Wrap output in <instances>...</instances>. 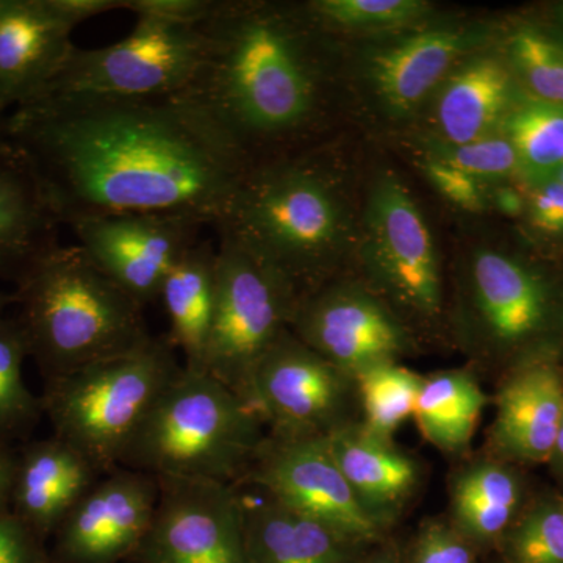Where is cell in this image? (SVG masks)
<instances>
[{
    "mask_svg": "<svg viewBox=\"0 0 563 563\" xmlns=\"http://www.w3.org/2000/svg\"><path fill=\"white\" fill-rule=\"evenodd\" d=\"M62 225L111 214H174L217 228L250 166L177 96L44 99L11 111Z\"/></svg>",
    "mask_w": 563,
    "mask_h": 563,
    "instance_id": "6da1fadb",
    "label": "cell"
},
{
    "mask_svg": "<svg viewBox=\"0 0 563 563\" xmlns=\"http://www.w3.org/2000/svg\"><path fill=\"white\" fill-rule=\"evenodd\" d=\"M201 29V62L177 98L250 168L290 157L320 121V25L306 5L213 0Z\"/></svg>",
    "mask_w": 563,
    "mask_h": 563,
    "instance_id": "7a4b0ae2",
    "label": "cell"
},
{
    "mask_svg": "<svg viewBox=\"0 0 563 563\" xmlns=\"http://www.w3.org/2000/svg\"><path fill=\"white\" fill-rule=\"evenodd\" d=\"M214 229L302 298L328 284L350 251V206L320 155L302 152L247 168Z\"/></svg>",
    "mask_w": 563,
    "mask_h": 563,
    "instance_id": "3957f363",
    "label": "cell"
},
{
    "mask_svg": "<svg viewBox=\"0 0 563 563\" xmlns=\"http://www.w3.org/2000/svg\"><path fill=\"white\" fill-rule=\"evenodd\" d=\"M14 285V320L46 379L132 350L151 335L143 307L79 244H55Z\"/></svg>",
    "mask_w": 563,
    "mask_h": 563,
    "instance_id": "277c9868",
    "label": "cell"
},
{
    "mask_svg": "<svg viewBox=\"0 0 563 563\" xmlns=\"http://www.w3.org/2000/svg\"><path fill=\"white\" fill-rule=\"evenodd\" d=\"M265 439L261 418L231 388L184 366L133 435L121 466L157 479L239 487Z\"/></svg>",
    "mask_w": 563,
    "mask_h": 563,
    "instance_id": "5b68a950",
    "label": "cell"
},
{
    "mask_svg": "<svg viewBox=\"0 0 563 563\" xmlns=\"http://www.w3.org/2000/svg\"><path fill=\"white\" fill-rule=\"evenodd\" d=\"M166 339L146 336L132 350L46 379L41 404L55 437L76 448L99 473L122 455L184 365Z\"/></svg>",
    "mask_w": 563,
    "mask_h": 563,
    "instance_id": "8992f818",
    "label": "cell"
},
{
    "mask_svg": "<svg viewBox=\"0 0 563 563\" xmlns=\"http://www.w3.org/2000/svg\"><path fill=\"white\" fill-rule=\"evenodd\" d=\"M558 301L550 282L506 252H473L459 295V331L477 361L510 363L512 369L553 357L548 335Z\"/></svg>",
    "mask_w": 563,
    "mask_h": 563,
    "instance_id": "52a82bcc",
    "label": "cell"
},
{
    "mask_svg": "<svg viewBox=\"0 0 563 563\" xmlns=\"http://www.w3.org/2000/svg\"><path fill=\"white\" fill-rule=\"evenodd\" d=\"M299 301V292L272 266L228 236H220L217 302L202 372L250 406L255 368L290 331Z\"/></svg>",
    "mask_w": 563,
    "mask_h": 563,
    "instance_id": "ba28073f",
    "label": "cell"
},
{
    "mask_svg": "<svg viewBox=\"0 0 563 563\" xmlns=\"http://www.w3.org/2000/svg\"><path fill=\"white\" fill-rule=\"evenodd\" d=\"M202 51L201 25L136 18L135 27L118 43L99 49L76 47L33 102L173 98L190 84Z\"/></svg>",
    "mask_w": 563,
    "mask_h": 563,
    "instance_id": "9c48e42d",
    "label": "cell"
},
{
    "mask_svg": "<svg viewBox=\"0 0 563 563\" xmlns=\"http://www.w3.org/2000/svg\"><path fill=\"white\" fill-rule=\"evenodd\" d=\"M361 254L368 287L399 317L429 322L442 314V269L431 229L412 192L390 172L369 188Z\"/></svg>",
    "mask_w": 563,
    "mask_h": 563,
    "instance_id": "30bf717a",
    "label": "cell"
},
{
    "mask_svg": "<svg viewBox=\"0 0 563 563\" xmlns=\"http://www.w3.org/2000/svg\"><path fill=\"white\" fill-rule=\"evenodd\" d=\"M242 484L261 488L269 498L363 547L380 544L388 531L358 501L324 437L287 439L266 433Z\"/></svg>",
    "mask_w": 563,
    "mask_h": 563,
    "instance_id": "8fae6325",
    "label": "cell"
},
{
    "mask_svg": "<svg viewBox=\"0 0 563 563\" xmlns=\"http://www.w3.org/2000/svg\"><path fill=\"white\" fill-rule=\"evenodd\" d=\"M354 396V377L287 331L255 368L247 402L269 435L292 439L324 437L351 422Z\"/></svg>",
    "mask_w": 563,
    "mask_h": 563,
    "instance_id": "7c38bea8",
    "label": "cell"
},
{
    "mask_svg": "<svg viewBox=\"0 0 563 563\" xmlns=\"http://www.w3.org/2000/svg\"><path fill=\"white\" fill-rule=\"evenodd\" d=\"M133 563H247L243 496L232 484L161 477Z\"/></svg>",
    "mask_w": 563,
    "mask_h": 563,
    "instance_id": "4fadbf2b",
    "label": "cell"
},
{
    "mask_svg": "<svg viewBox=\"0 0 563 563\" xmlns=\"http://www.w3.org/2000/svg\"><path fill=\"white\" fill-rule=\"evenodd\" d=\"M290 331L351 377L398 362L412 344L402 318L368 285L350 282H328L302 296Z\"/></svg>",
    "mask_w": 563,
    "mask_h": 563,
    "instance_id": "5bb4252c",
    "label": "cell"
},
{
    "mask_svg": "<svg viewBox=\"0 0 563 563\" xmlns=\"http://www.w3.org/2000/svg\"><path fill=\"white\" fill-rule=\"evenodd\" d=\"M68 228L88 258L144 307L157 301L166 276L206 225L174 214H111Z\"/></svg>",
    "mask_w": 563,
    "mask_h": 563,
    "instance_id": "9a60e30c",
    "label": "cell"
},
{
    "mask_svg": "<svg viewBox=\"0 0 563 563\" xmlns=\"http://www.w3.org/2000/svg\"><path fill=\"white\" fill-rule=\"evenodd\" d=\"M157 477L118 466L99 477L57 529L60 563H120L133 558L158 503Z\"/></svg>",
    "mask_w": 563,
    "mask_h": 563,
    "instance_id": "2e32d148",
    "label": "cell"
},
{
    "mask_svg": "<svg viewBox=\"0 0 563 563\" xmlns=\"http://www.w3.org/2000/svg\"><path fill=\"white\" fill-rule=\"evenodd\" d=\"M477 46L479 32L472 29H424L369 51L365 77L390 117H410Z\"/></svg>",
    "mask_w": 563,
    "mask_h": 563,
    "instance_id": "e0dca14e",
    "label": "cell"
},
{
    "mask_svg": "<svg viewBox=\"0 0 563 563\" xmlns=\"http://www.w3.org/2000/svg\"><path fill=\"white\" fill-rule=\"evenodd\" d=\"M74 31L51 0H0V109L43 95L77 47Z\"/></svg>",
    "mask_w": 563,
    "mask_h": 563,
    "instance_id": "ac0fdd59",
    "label": "cell"
},
{
    "mask_svg": "<svg viewBox=\"0 0 563 563\" xmlns=\"http://www.w3.org/2000/svg\"><path fill=\"white\" fill-rule=\"evenodd\" d=\"M495 404L493 457L512 465L550 462L563 421V374L553 357L514 368L496 393Z\"/></svg>",
    "mask_w": 563,
    "mask_h": 563,
    "instance_id": "d6986e66",
    "label": "cell"
},
{
    "mask_svg": "<svg viewBox=\"0 0 563 563\" xmlns=\"http://www.w3.org/2000/svg\"><path fill=\"white\" fill-rule=\"evenodd\" d=\"M507 62L473 52L463 58L432 96L437 143L462 146L501 132L517 101Z\"/></svg>",
    "mask_w": 563,
    "mask_h": 563,
    "instance_id": "ffe728a7",
    "label": "cell"
},
{
    "mask_svg": "<svg viewBox=\"0 0 563 563\" xmlns=\"http://www.w3.org/2000/svg\"><path fill=\"white\" fill-rule=\"evenodd\" d=\"M101 476L84 454L58 437L33 442L18 455L11 512L43 540L57 532Z\"/></svg>",
    "mask_w": 563,
    "mask_h": 563,
    "instance_id": "44dd1931",
    "label": "cell"
},
{
    "mask_svg": "<svg viewBox=\"0 0 563 563\" xmlns=\"http://www.w3.org/2000/svg\"><path fill=\"white\" fill-rule=\"evenodd\" d=\"M324 439L358 501L390 528L420 485V465L391 440L373 435L357 422H346Z\"/></svg>",
    "mask_w": 563,
    "mask_h": 563,
    "instance_id": "7402d4cb",
    "label": "cell"
},
{
    "mask_svg": "<svg viewBox=\"0 0 563 563\" xmlns=\"http://www.w3.org/2000/svg\"><path fill=\"white\" fill-rule=\"evenodd\" d=\"M57 214L25 155L0 141V279L16 282L58 243Z\"/></svg>",
    "mask_w": 563,
    "mask_h": 563,
    "instance_id": "603a6c76",
    "label": "cell"
},
{
    "mask_svg": "<svg viewBox=\"0 0 563 563\" xmlns=\"http://www.w3.org/2000/svg\"><path fill=\"white\" fill-rule=\"evenodd\" d=\"M243 498L247 563H361L366 547L262 493Z\"/></svg>",
    "mask_w": 563,
    "mask_h": 563,
    "instance_id": "cb8c5ba5",
    "label": "cell"
},
{
    "mask_svg": "<svg viewBox=\"0 0 563 563\" xmlns=\"http://www.w3.org/2000/svg\"><path fill=\"white\" fill-rule=\"evenodd\" d=\"M525 485L512 463L483 459L454 474L450 523L474 547L499 544L523 510Z\"/></svg>",
    "mask_w": 563,
    "mask_h": 563,
    "instance_id": "d4e9b609",
    "label": "cell"
},
{
    "mask_svg": "<svg viewBox=\"0 0 563 563\" xmlns=\"http://www.w3.org/2000/svg\"><path fill=\"white\" fill-rule=\"evenodd\" d=\"M158 299L169 343L184 355V366L202 372L217 302V247L207 240L192 244L166 276Z\"/></svg>",
    "mask_w": 563,
    "mask_h": 563,
    "instance_id": "484cf974",
    "label": "cell"
},
{
    "mask_svg": "<svg viewBox=\"0 0 563 563\" xmlns=\"http://www.w3.org/2000/svg\"><path fill=\"white\" fill-rule=\"evenodd\" d=\"M487 404V393L473 373L446 369L422 377L413 420L433 448L459 455L470 450Z\"/></svg>",
    "mask_w": 563,
    "mask_h": 563,
    "instance_id": "4316f807",
    "label": "cell"
},
{
    "mask_svg": "<svg viewBox=\"0 0 563 563\" xmlns=\"http://www.w3.org/2000/svg\"><path fill=\"white\" fill-rule=\"evenodd\" d=\"M501 133L517 154L518 173L532 188L554 180L563 166V109L518 96Z\"/></svg>",
    "mask_w": 563,
    "mask_h": 563,
    "instance_id": "83f0119b",
    "label": "cell"
},
{
    "mask_svg": "<svg viewBox=\"0 0 563 563\" xmlns=\"http://www.w3.org/2000/svg\"><path fill=\"white\" fill-rule=\"evenodd\" d=\"M363 410L361 424L379 439L393 433L413 418L422 377L398 362L380 363L354 377Z\"/></svg>",
    "mask_w": 563,
    "mask_h": 563,
    "instance_id": "f1b7e54d",
    "label": "cell"
},
{
    "mask_svg": "<svg viewBox=\"0 0 563 563\" xmlns=\"http://www.w3.org/2000/svg\"><path fill=\"white\" fill-rule=\"evenodd\" d=\"M29 355L27 342L14 318L0 320V443L31 431L43 413L36 398L22 377Z\"/></svg>",
    "mask_w": 563,
    "mask_h": 563,
    "instance_id": "f546056e",
    "label": "cell"
},
{
    "mask_svg": "<svg viewBox=\"0 0 563 563\" xmlns=\"http://www.w3.org/2000/svg\"><path fill=\"white\" fill-rule=\"evenodd\" d=\"M306 9L322 31L390 32L417 25L431 5L422 0H314Z\"/></svg>",
    "mask_w": 563,
    "mask_h": 563,
    "instance_id": "4dcf8cb0",
    "label": "cell"
},
{
    "mask_svg": "<svg viewBox=\"0 0 563 563\" xmlns=\"http://www.w3.org/2000/svg\"><path fill=\"white\" fill-rule=\"evenodd\" d=\"M498 547L504 563H563V498L547 496L521 510Z\"/></svg>",
    "mask_w": 563,
    "mask_h": 563,
    "instance_id": "1f68e13d",
    "label": "cell"
},
{
    "mask_svg": "<svg viewBox=\"0 0 563 563\" xmlns=\"http://www.w3.org/2000/svg\"><path fill=\"white\" fill-rule=\"evenodd\" d=\"M507 65L528 95L563 109V47L543 32L517 29L507 40Z\"/></svg>",
    "mask_w": 563,
    "mask_h": 563,
    "instance_id": "d6a6232c",
    "label": "cell"
},
{
    "mask_svg": "<svg viewBox=\"0 0 563 563\" xmlns=\"http://www.w3.org/2000/svg\"><path fill=\"white\" fill-rule=\"evenodd\" d=\"M432 144L429 155L462 169L481 184L504 180L518 173L517 154L501 132L462 146H448L437 141Z\"/></svg>",
    "mask_w": 563,
    "mask_h": 563,
    "instance_id": "836d02e7",
    "label": "cell"
},
{
    "mask_svg": "<svg viewBox=\"0 0 563 563\" xmlns=\"http://www.w3.org/2000/svg\"><path fill=\"white\" fill-rule=\"evenodd\" d=\"M476 550L450 521L428 520L415 536L404 563H477Z\"/></svg>",
    "mask_w": 563,
    "mask_h": 563,
    "instance_id": "e575fe53",
    "label": "cell"
},
{
    "mask_svg": "<svg viewBox=\"0 0 563 563\" xmlns=\"http://www.w3.org/2000/svg\"><path fill=\"white\" fill-rule=\"evenodd\" d=\"M421 168L439 195L454 206L470 211H481L487 206L485 185L462 169L432 155L424 158Z\"/></svg>",
    "mask_w": 563,
    "mask_h": 563,
    "instance_id": "d590c367",
    "label": "cell"
},
{
    "mask_svg": "<svg viewBox=\"0 0 563 563\" xmlns=\"http://www.w3.org/2000/svg\"><path fill=\"white\" fill-rule=\"evenodd\" d=\"M213 0H124L122 10L135 18L173 22V24L201 25L209 16Z\"/></svg>",
    "mask_w": 563,
    "mask_h": 563,
    "instance_id": "8d00e7d4",
    "label": "cell"
},
{
    "mask_svg": "<svg viewBox=\"0 0 563 563\" xmlns=\"http://www.w3.org/2000/svg\"><path fill=\"white\" fill-rule=\"evenodd\" d=\"M41 539L13 512L0 515V563H46Z\"/></svg>",
    "mask_w": 563,
    "mask_h": 563,
    "instance_id": "74e56055",
    "label": "cell"
},
{
    "mask_svg": "<svg viewBox=\"0 0 563 563\" xmlns=\"http://www.w3.org/2000/svg\"><path fill=\"white\" fill-rule=\"evenodd\" d=\"M529 220L537 231L563 233V181L554 179L533 188Z\"/></svg>",
    "mask_w": 563,
    "mask_h": 563,
    "instance_id": "f35d334b",
    "label": "cell"
},
{
    "mask_svg": "<svg viewBox=\"0 0 563 563\" xmlns=\"http://www.w3.org/2000/svg\"><path fill=\"white\" fill-rule=\"evenodd\" d=\"M52 7L74 27L91 18L122 10L124 0H51Z\"/></svg>",
    "mask_w": 563,
    "mask_h": 563,
    "instance_id": "ab89813d",
    "label": "cell"
},
{
    "mask_svg": "<svg viewBox=\"0 0 563 563\" xmlns=\"http://www.w3.org/2000/svg\"><path fill=\"white\" fill-rule=\"evenodd\" d=\"M18 455L0 443V515L10 512L16 476Z\"/></svg>",
    "mask_w": 563,
    "mask_h": 563,
    "instance_id": "60d3db41",
    "label": "cell"
},
{
    "mask_svg": "<svg viewBox=\"0 0 563 563\" xmlns=\"http://www.w3.org/2000/svg\"><path fill=\"white\" fill-rule=\"evenodd\" d=\"M361 563H404L401 551L393 543L380 544L379 550L365 555Z\"/></svg>",
    "mask_w": 563,
    "mask_h": 563,
    "instance_id": "b9f144b4",
    "label": "cell"
},
{
    "mask_svg": "<svg viewBox=\"0 0 563 563\" xmlns=\"http://www.w3.org/2000/svg\"><path fill=\"white\" fill-rule=\"evenodd\" d=\"M555 472L563 474V421L561 432H559L558 443H555L553 457L550 461Z\"/></svg>",
    "mask_w": 563,
    "mask_h": 563,
    "instance_id": "7bdbcfd3",
    "label": "cell"
},
{
    "mask_svg": "<svg viewBox=\"0 0 563 563\" xmlns=\"http://www.w3.org/2000/svg\"><path fill=\"white\" fill-rule=\"evenodd\" d=\"M10 303H13V295L9 296L5 295V292L0 291V320L5 317L3 313H5V309Z\"/></svg>",
    "mask_w": 563,
    "mask_h": 563,
    "instance_id": "ee69618b",
    "label": "cell"
},
{
    "mask_svg": "<svg viewBox=\"0 0 563 563\" xmlns=\"http://www.w3.org/2000/svg\"><path fill=\"white\" fill-rule=\"evenodd\" d=\"M10 113H7L5 110L0 109V141L5 139V125L7 118H9Z\"/></svg>",
    "mask_w": 563,
    "mask_h": 563,
    "instance_id": "f6af8a7d",
    "label": "cell"
},
{
    "mask_svg": "<svg viewBox=\"0 0 563 563\" xmlns=\"http://www.w3.org/2000/svg\"><path fill=\"white\" fill-rule=\"evenodd\" d=\"M555 179L563 181V166L561 172H559L558 177H555Z\"/></svg>",
    "mask_w": 563,
    "mask_h": 563,
    "instance_id": "bcb514c9",
    "label": "cell"
},
{
    "mask_svg": "<svg viewBox=\"0 0 563 563\" xmlns=\"http://www.w3.org/2000/svg\"><path fill=\"white\" fill-rule=\"evenodd\" d=\"M46 563H51V562H46Z\"/></svg>",
    "mask_w": 563,
    "mask_h": 563,
    "instance_id": "7dc6e473",
    "label": "cell"
}]
</instances>
